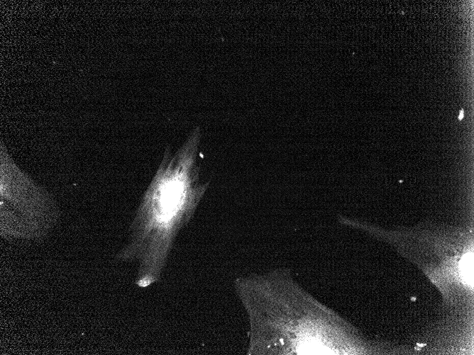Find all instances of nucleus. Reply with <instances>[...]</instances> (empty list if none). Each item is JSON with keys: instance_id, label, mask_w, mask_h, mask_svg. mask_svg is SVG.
Segmentation results:
<instances>
[{"instance_id": "nucleus-1", "label": "nucleus", "mask_w": 474, "mask_h": 355, "mask_svg": "<svg viewBox=\"0 0 474 355\" xmlns=\"http://www.w3.org/2000/svg\"><path fill=\"white\" fill-rule=\"evenodd\" d=\"M199 140L196 128L175 154L166 150L131 222L129 240L116 256L138 264L136 284L140 288L160 280L178 234L209 185L200 179Z\"/></svg>"}, {"instance_id": "nucleus-2", "label": "nucleus", "mask_w": 474, "mask_h": 355, "mask_svg": "<svg viewBox=\"0 0 474 355\" xmlns=\"http://www.w3.org/2000/svg\"><path fill=\"white\" fill-rule=\"evenodd\" d=\"M59 217V208L49 193L2 153L1 235L9 240H40L53 230Z\"/></svg>"}, {"instance_id": "nucleus-3", "label": "nucleus", "mask_w": 474, "mask_h": 355, "mask_svg": "<svg viewBox=\"0 0 474 355\" xmlns=\"http://www.w3.org/2000/svg\"><path fill=\"white\" fill-rule=\"evenodd\" d=\"M463 111H461V113H460L459 118L461 119L463 118Z\"/></svg>"}]
</instances>
